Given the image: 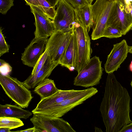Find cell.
<instances>
[{
    "label": "cell",
    "instance_id": "obj_1",
    "mask_svg": "<svg viewBox=\"0 0 132 132\" xmlns=\"http://www.w3.org/2000/svg\"><path fill=\"white\" fill-rule=\"evenodd\" d=\"M130 97L113 73L108 74L100 110L107 132H119L131 122Z\"/></svg>",
    "mask_w": 132,
    "mask_h": 132
},
{
    "label": "cell",
    "instance_id": "obj_2",
    "mask_svg": "<svg viewBox=\"0 0 132 132\" xmlns=\"http://www.w3.org/2000/svg\"><path fill=\"white\" fill-rule=\"evenodd\" d=\"M0 84L6 94L15 103L27 108L33 97L31 92L17 78L0 73Z\"/></svg>",
    "mask_w": 132,
    "mask_h": 132
},
{
    "label": "cell",
    "instance_id": "obj_3",
    "mask_svg": "<svg viewBox=\"0 0 132 132\" xmlns=\"http://www.w3.org/2000/svg\"><path fill=\"white\" fill-rule=\"evenodd\" d=\"M98 92L97 89L93 87L81 90L78 93L62 102L39 111L35 113L61 118L73 108L95 95Z\"/></svg>",
    "mask_w": 132,
    "mask_h": 132
},
{
    "label": "cell",
    "instance_id": "obj_4",
    "mask_svg": "<svg viewBox=\"0 0 132 132\" xmlns=\"http://www.w3.org/2000/svg\"><path fill=\"white\" fill-rule=\"evenodd\" d=\"M115 0H96L91 5L93 23L91 39L95 40L102 37Z\"/></svg>",
    "mask_w": 132,
    "mask_h": 132
},
{
    "label": "cell",
    "instance_id": "obj_5",
    "mask_svg": "<svg viewBox=\"0 0 132 132\" xmlns=\"http://www.w3.org/2000/svg\"><path fill=\"white\" fill-rule=\"evenodd\" d=\"M102 62L96 56L90 58L75 78L73 85L86 88L98 84L103 70Z\"/></svg>",
    "mask_w": 132,
    "mask_h": 132
},
{
    "label": "cell",
    "instance_id": "obj_6",
    "mask_svg": "<svg viewBox=\"0 0 132 132\" xmlns=\"http://www.w3.org/2000/svg\"><path fill=\"white\" fill-rule=\"evenodd\" d=\"M30 121L34 132H76L69 123L60 118L39 113L33 114Z\"/></svg>",
    "mask_w": 132,
    "mask_h": 132
},
{
    "label": "cell",
    "instance_id": "obj_7",
    "mask_svg": "<svg viewBox=\"0 0 132 132\" xmlns=\"http://www.w3.org/2000/svg\"><path fill=\"white\" fill-rule=\"evenodd\" d=\"M77 42L75 70L79 73L90 59L92 50L88 32L81 24L75 22L74 27Z\"/></svg>",
    "mask_w": 132,
    "mask_h": 132
},
{
    "label": "cell",
    "instance_id": "obj_8",
    "mask_svg": "<svg viewBox=\"0 0 132 132\" xmlns=\"http://www.w3.org/2000/svg\"><path fill=\"white\" fill-rule=\"evenodd\" d=\"M52 20L55 31L67 33L74 30L75 21V9L66 0H59Z\"/></svg>",
    "mask_w": 132,
    "mask_h": 132
},
{
    "label": "cell",
    "instance_id": "obj_9",
    "mask_svg": "<svg viewBox=\"0 0 132 132\" xmlns=\"http://www.w3.org/2000/svg\"><path fill=\"white\" fill-rule=\"evenodd\" d=\"M74 30L69 32L55 31L48 38L45 50L52 62L58 65Z\"/></svg>",
    "mask_w": 132,
    "mask_h": 132
},
{
    "label": "cell",
    "instance_id": "obj_10",
    "mask_svg": "<svg viewBox=\"0 0 132 132\" xmlns=\"http://www.w3.org/2000/svg\"><path fill=\"white\" fill-rule=\"evenodd\" d=\"M120 30L125 35L132 28V16L127 12L123 5L118 0L115 2L109 16L106 25Z\"/></svg>",
    "mask_w": 132,
    "mask_h": 132
},
{
    "label": "cell",
    "instance_id": "obj_11",
    "mask_svg": "<svg viewBox=\"0 0 132 132\" xmlns=\"http://www.w3.org/2000/svg\"><path fill=\"white\" fill-rule=\"evenodd\" d=\"M30 6L35 19V37L48 38L55 31L52 20L40 8L32 5Z\"/></svg>",
    "mask_w": 132,
    "mask_h": 132
},
{
    "label": "cell",
    "instance_id": "obj_12",
    "mask_svg": "<svg viewBox=\"0 0 132 132\" xmlns=\"http://www.w3.org/2000/svg\"><path fill=\"white\" fill-rule=\"evenodd\" d=\"M48 38H34L22 54L21 60L24 65L33 68L44 53Z\"/></svg>",
    "mask_w": 132,
    "mask_h": 132
},
{
    "label": "cell",
    "instance_id": "obj_13",
    "mask_svg": "<svg viewBox=\"0 0 132 132\" xmlns=\"http://www.w3.org/2000/svg\"><path fill=\"white\" fill-rule=\"evenodd\" d=\"M128 46L126 40H123L114 44L108 55L104 65L105 70L108 74L117 71L126 59L128 53Z\"/></svg>",
    "mask_w": 132,
    "mask_h": 132
},
{
    "label": "cell",
    "instance_id": "obj_14",
    "mask_svg": "<svg viewBox=\"0 0 132 132\" xmlns=\"http://www.w3.org/2000/svg\"><path fill=\"white\" fill-rule=\"evenodd\" d=\"M81 90L74 89L62 90L59 89L52 95L41 99L36 108L32 111V112L34 114L39 111L59 104L78 93Z\"/></svg>",
    "mask_w": 132,
    "mask_h": 132
},
{
    "label": "cell",
    "instance_id": "obj_15",
    "mask_svg": "<svg viewBox=\"0 0 132 132\" xmlns=\"http://www.w3.org/2000/svg\"><path fill=\"white\" fill-rule=\"evenodd\" d=\"M57 65L52 62L48 55L40 70L35 76L30 75L22 82L23 84L28 89L35 88L44 80L47 78Z\"/></svg>",
    "mask_w": 132,
    "mask_h": 132
},
{
    "label": "cell",
    "instance_id": "obj_16",
    "mask_svg": "<svg viewBox=\"0 0 132 132\" xmlns=\"http://www.w3.org/2000/svg\"><path fill=\"white\" fill-rule=\"evenodd\" d=\"M77 50V42L75 32L73 35L62 55L59 64L70 71L75 70Z\"/></svg>",
    "mask_w": 132,
    "mask_h": 132
},
{
    "label": "cell",
    "instance_id": "obj_17",
    "mask_svg": "<svg viewBox=\"0 0 132 132\" xmlns=\"http://www.w3.org/2000/svg\"><path fill=\"white\" fill-rule=\"evenodd\" d=\"M32 113V112L24 110L19 106L7 104L4 105L0 104V117H9L26 119Z\"/></svg>",
    "mask_w": 132,
    "mask_h": 132
},
{
    "label": "cell",
    "instance_id": "obj_18",
    "mask_svg": "<svg viewBox=\"0 0 132 132\" xmlns=\"http://www.w3.org/2000/svg\"><path fill=\"white\" fill-rule=\"evenodd\" d=\"M91 5L75 9V22L82 25L88 32L93 23Z\"/></svg>",
    "mask_w": 132,
    "mask_h": 132
},
{
    "label": "cell",
    "instance_id": "obj_19",
    "mask_svg": "<svg viewBox=\"0 0 132 132\" xmlns=\"http://www.w3.org/2000/svg\"><path fill=\"white\" fill-rule=\"evenodd\" d=\"M58 89L54 81L47 78L44 80L36 86L34 91L35 93L39 95L42 99L52 95Z\"/></svg>",
    "mask_w": 132,
    "mask_h": 132
},
{
    "label": "cell",
    "instance_id": "obj_20",
    "mask_svg": "<svg viewBox=\"0 0 132 132\" xmlns=\"http://www.w3.org/2000/svg\"><path fill=\"white\" fill-rule=\"evenodd\" d=\"M24 125L20 119L9 117H0V128H6L12 129Z\"/></svg>",
    "mask_w": 132,
    "mask_h": 132
},
{
    "label": "cell",
    "instance_id": "obj_21",
    "mask_svg": "<svg viewBox=\"0 0 132 132\" xmlns=\"http://www.w3.org/2000/svg\"><path fill=\"white\" fill-rule=\"evenodd\" d=\"M122 34L118 29L109 25H106L102 37L110 38H116L121 37Z\"/></svg>",
    "mask_w": 132,
    "mask_h": 132
},
{
    "label": "cell",
    "instance_id": "obj_22",
    "mask_svg": "<svg viewBox=\"0 0 132 132\" xmlns=\"http://www.w3.org/2000/svg\"><path fill=\"white\" fill-rule=\"evenodd\" d=\"M40 5V8L51 19L54 18L56 13L55 7L51 6L45 0H38Z\"/></svg>",
    "mask_w": 132,
    "mask_h": 132
},
{
    "label": "cell",
    "instance_id": "obj_23",
    "mask_svg": "<svg viewBox=\"0 0 132 132\" xmlns=\"http://www.w3.org/2000/svg\"><path fill=\"white\" fill-rule=\"evenodd\" d=\"M47 51L45 50L43 53L40 56L33 69L30 75L33 76L36 75L40 70L44 63L48 57Z\"/></svg>",
    "mask_w": 132,
    "mask_h": 132
},
{
    "label": "cell",
    "instance_id": "obj_24",
    "mask_svg": "<svg viewBox=\"0 0 132 132\" xmlns=\"http://www.w3.org/2000/svg\"><path fill=\"white\" fill-rule=\"evenodd\" d=\"M2 27L0 28V56L9 52V47L6 42L2 33Z\"/></svg>",
    "mask_w": 132,
    "mask_h": 132
},
{
    "label": "cell",
    "instance_id": "obj_25",
    "mask_svg": "<svg viewBox=\"0 0 132 132\" xmlns=\"http://www.w3.org/2000/svg\"><path fill=\"white\" fill-rule=\"evenodd\" d=\"M14 0H0V12L5 14L11 7L14 5Z\"/></svg>",
    "mask_w": 132,
    "mask_h": 132
},
{
    "label": "cell",
    "instance_id": "obj_26",
    "mask_svg": "<svg viewBox=\"0 0 132 132\" xmlns=\"http://www.w3.org/2000/svg\"><path fill=\"white\" fill-rule=\"evenodd\" d=\"M12 70V68L9 63L4 60L0 59V73L4 75L9 74Z\"/></svg>",
    "mask_w": 132,
    "mask_h": 132
},
{
    "label": "cell",
    "instance_id": "obj_27",
    "mask_svg": "<svg viewBox=\"0 0 132 132\" xmlns=\"http://www.w3.org/2000/svg\"><path fill=\"white\" fill-rule=\"evenodd\" d=\"M75 9L90 5L86 0H66Z\"/></svg>",
    "mask_w": 132,
    "mask_h": 132
},
{
    "label": "cell",
    "instance_id": "obj_28",
    "mask_svg": "<svg viewBox=\"0 0 132 132\" xmlns=\"http://www.w3.org/2000/svg\"><path fill=\"white\" fill-rule=\"evenodd\" d=\"M123 5L125 9L127 12L130 13V7L132 0H118Z\"/></svg>",
    "mask_w": 132,
    "mask_h": 132
},
{
    "label": "cell",
    "instance_id": "obj_29",
    "mask_svg": "<svg viewBox=\"0 0 132 132\" xmlns=\"http://www.w3.org/2000/svg\"><path fill=\"white\" fill-rule=\"evenodd\" d=\"M26 4L29 6L31 5L38 7L40 8V4L38 0H24Z\"/></svg>",
    "mask_w": 132,
    "mask_h": 132
},
{
    "label": "cell",
    "instance_id": "obj_30",
    "mask_svg": "<svg viewBox=\"0 0 132 132\" xmlns=\"http://www.w3.org/2000/svg\"><path fill=\"white\" fill-rule=\"evenodd\" d=\"M119 132H132V121L123 127Z\"/></svg>",
    "mask_w": 132,
    "mask_h": 132
},
{
    "label": "cell",
    "instance_id": "obj_31",
    "mask_svg": "<svg viewBox=\"0 0 132 132\" xmlns=\"http://www.w3.org/2000/svg\"><path fill=\"white\" fill-rule=\"evenodd\" d=\"M51 5L53 7H55V6L57 4L59 0H45Z\"/></svg>",
    "mask_w": 132,
    "mask_h": 132
},
{
    "label": "cell",
    "instance_id": "obj_32",
    "mask_svg": "<svg viewBox=\"0 0 132 132\" xmlns=\"http://www.w3.org/2000/svg\"><path fill=\"white\" fill-rule=\"evenodd\" d=\"M34 127H33L32 128H29L25 130H18L13 131L18 132H34Z\"/></svg>",
    "mask_w": 132,
    "mask_h": 132
},
{
    "label": "cell",
    "instance_id": "obj_33",
    "mask_svg": "<svg viewBox=\"0 0 132 132\" xmlns=\"http://www.w3.org/2000/svg\"><path fill=\"white\" fill-rule=\"evenodd\" d=\"M11 129L9 128H0V132H11Z\"/></svg>",
    "mask_w": 132,
    "mask_h": 132
},
{
    "label": "cell",
    "instance_id": "obj_34",
    "mask_svg": "<svg viewBox=\"0 0 132 132\" xmlns=\"http://www.w3.org/2000/svg\"><path fill=\"white\" fill-rule=\"evenodd\" d=\"M128 53L132 54V46H128Z\"/></svg>",
    "mask_w": 132,
    "mask_h": 132
},
{
    "label": "cell",
    "instance_id": "obj_35",
    "mask_svg": "<svg viewBox=\"0 0 132 132\" xmlns=\"http://www.w3.org/2000/svg\"><path fill=\"white\" fill-rule=\"evenodd\" d=\"M88 2L89 4L90 5H91L92 4V3L94 0H86Z\"/></svg>",
    "mask_w": 132,
    "mask_h": 132
},
{
    "label": "cell",
    "instance_id": "obj_36",
    "mask_svg": "<svg viewBox=\"0 0 132 132\" xmlns=\"http://www.w3.org/2000/svg\"><path fill=\"white\" fill-rule=\"evenodd\" d=\"M129 69L130 71L132 72V61L129 65Z\"/></svg>",
    "mask_w": 132,
    "mask_h": 132
},
{
    "label": "cell",
    "instance_id": "obj_37",
    "mask_svg": "<svg viewBox=\"0 0 132 132\" xmlns=\"http://www.w3.org/2000/svg\"><path fill=\"white\" fill-rule=\"evenodd\" d=\"M130 13L132 16V5H131V6L130 7Z\"/></svg>",
    "mask_w": 132,
    "mask_h": 132
},
{
    "label": "cell",
    "instance_id": "obj_38",
    "mask_svg": "<svg viewBox=\"0 0 132 132\" xmlns=\"http://www.w3.org/2000/svg\"><path fill=\"white\" fill-rule=\"evenodd\" d=\"M130 84V85H131V87H132V81H131V83Z\"/></svg>",
    "mask_w": 132,
    "mask_h": 132
},
{
    "label": "cell",
    "instance_id": "obj_39",
    "mask_svg": "<svg viewBox=\"0 0 132 132\" xmlns=\"http://www.w3.org/2000/svg\"><path fill=\"white\" fill-rule=\"evenodd\" d=\"M131 5H132V2H131Z\"/></svg>",
    "mask_w": 132,
    "mask_h": 132
}]
</instances>
